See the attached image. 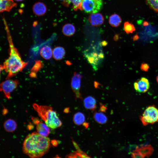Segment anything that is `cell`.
Returning <instances> with one entry per match:
<instances>
[{"mask_svg":"<svg viewBox=\"0 0 158 158\" xmlns=\"http://www.w3.org/2000/svg\"><path fill=\"white\" fill-rule=\"evenodd\" d=\"M32 9L33 13L38 16H43L47 11L46 5L41 2H37L35 3L32 6Z\"/></svg>","mask_w":158,"mask_h":158,"instance_id":"7c38bea8","label":"cell"},{"mask_svg":"<svg viewBox=\"0 0 158 158\" xmlns=\"http://www.w3.org/2000/svg\"><path fill=\"white\" fill-rule=\"evenodd\" d=\"M66 54L65 49L62 47L57 46L55 47L53 50L52 56L56 60L62 59Z\"/></svg>","mask_w":158,"mask_h":158,"instance_id":"2e32d148","label":"cell"},{"mask_svg":"<svg viewBox=\"0 0 158 158\" xmlns=\"http://www.w3.org/2000/svg\"><path fill=\"white\" fill-rule=\"evenodd\" d=\"M100 108L99 111L102 112H106L107 109V107L102 103H100Z\"/></svg>","mask_w":158,"mask_h":158,"instance_id":"f1b7e54d","label":"cell"},{"mask_svg":"<svg viewBox=\"0 0 158 158\" xmlns=\"http://www.w3.org/2000/svg\"><path fill=\"white\" fill-rule=\"evenodd\" d=\"M51 144V141L48 137L34 132L25 138L23 144V151L30 158H40L48 152Z\"/></svg>","mask_w":158,"mask_h":158,"instance_id":"6da1fadb","label":"cell"},{"mask_svg":"<svg viewBox=\"0 0 158 158\" xmlns=\"http://www.w3.org/2000/svg\"><path fill=\"white\" fill-rule=\"evenodd\" d=\"M103 5L102 0H83L80 10L88 13H97Z\"/></svg>","mask_w":158,"mask_h":158,"instance_id":"5b68a950","label":"cell"},{"mask_svg":"<svg viewBox=\"0 0 158 158\" xmlns=\"http://www.w3.org/2000/svg\"><path fill=\"white\" fill-rule=\"evenodd\" d=\"M75 31V26L71 23L66 24L62 27V32L65 36H71L74 34Z\"/></svg>","mask_w":158,"mask_h":158,"instance_id":"ac0fdd59","label":"cell"},{"mask_svg":"<svg viewBox=\"0 0 158 158\" xmlns=\"http://www.w3.org/2000/svg\"><path fill=\"white\" fill-rule=\"evenodd\" d=\"M31 118L33 122L36 125L37 132L43 136L47 137L50 133L49 127L37 118L32 117Z\"/></svg>","mask_w":158,"mask_h":158,"instance_id":"ba28073f","label":"cell"},{"mask_svg":"<svg viewBox=\"0 0 158 158\" xmlns=\"http://www.w3.org/2000/svg\"><path fill=\"white\" fill-rule=\"evenodd\" d=\"M156 80H157V83H158V75L157 77Z\"/></svg>","mask_w":158,"mask_h":158,"instance_id":"60d3db41","label":"cell"},{"mask_svg":"<svg viewBox=\"0 0 158 158\" xmlns=\"http://www.w3.org/2000/svg\"><path fill=\"white\" fill-rule=\"evenodd\" d=\"M54 158H61L60 157H59V156L56 155Z\"/></svg>","mask_w":158,"mask_h":158,"instance_id":"f35d334b","label":"cell"},{"mask_svg":"<svg viewBox=\"0 0 158 158\" xmlns=\"http://www.w3.org/2000/svg\"><path fill=\"white\" fill-rule=\"evenodd\" d=\"M5 130L8 132L15 131L17 127V124L15 121L12 119H8L4 122L3 124Z\"/></svg>","mask_w":158,"mask_h":158,"instance_id":"e0dca14e","label":"cell"},{"mask_svg":"<svg viewBox=\"0 0 158 158\" xmlns=\"http://www.w3.org/2000/svg\"><path fill=\"white\" fill-rule=\"evenodd\" d=\"M124 29L127 34L132 33L135 30V27L133 24L128 22H125L124 23Z\"/></svg>","mask_w":158,"mask_h":158,"instance_id":"cb8c5ba5","label":"cell"},{"mask_svg":"<svg viewBox=\"0 0 158 158\" xmlns=\"http://www.w3.org/2000/svg\"><path fill=\"white\" fill-rule=\"evenodd\" d=\"M150 7L156 12H158V0H146Z\"/></svg>","mask_w":158,"mask_h":158,"instance_id":"d4e9b609","label":"cell"},{"mask_svg":"<svg viewBox=\"0 0 158 158\" xmlns=\"http://www.w3.org/2000/svg\"><path fill=\"white\" fill-rule=\"evenodd\" d=\"M82 154L83 156V158H91L83 151H82Z\"/></svg>","mask_w":158,"mask_h":158,"instance_id":"1f68e13d","label":"cell"},{"mask_svg":"<svg viewBox=\"0 0 158 158\" xmlns=\"http://www.w3.org/2000/svg\"><path fill=\"white\" fill-rule=\"evenodd\" d=\"M83 0H68V6L71 4H72V8L75 11L80 9L81 4Z\"/></svg>","mask_w":158,"mask_h":158,"instance_id":"603a6c76","label":"cell"},{"mask_svg":"<svg viewBox=\"0 0 158 158\" xmlns=\"http://www.w3.org/2000/svg\"><path fill=\"white\" fill-rule=\"evenodd\" d=\"M107 42L105 41H103L102 42V45L103 46H106L107 45Z\"/></svg>","mask_w":158,"mask_h":158,"instance_id":"d590c367","label":"cell"},{"mask_svg":"<svg viewBox=\"0 0 158 158\" xmlns=\"http://www.w3.org/2000/svg\"><path fill=\"white\" fill-rule=\"evenodd\" d=\"M83 104L85 108L88 110H95L96 108V101L94 97L88 96L83 100Z\"/></svg>","mask_w":158,"mask_h":158,"instance_id":"9a60e30c","label":"cell"},{"mask_svg":"<svg viewBox=\"0 0 158 158\" xmlns=\"http://www.w3.org/2000/svg\"><path fill=\"white\" fill-rule=\"evenodd\" d=\"M154 150L153 148L151 145H147L136 147L133 151L137 152L144 157H149L152 154Z\"/></svg>","mask_w":158,"mask_h":158,"instance_id":"4fadbf2b","label":"cell"},{"mask_svg":"<svg viewBox=\"0 0 158 158\" xmlns=\"http://www.w3.org/2000/svg\"><path fill=\"white\" fill-rule=\"evenodd\" d=\"M85 116L84 114L81 112L76 113L74 115L73 121L74 123L77 125H80L84 122Z\"/></svg>","mask_w":158,"mask_h":158,"instance_id":"7402d4cb","label":"cell"},{"mask_svg":"<svg viewBox=\"0 0 158 158\" xmlns=\"http://www.w3.org/2000/svg\"><path fill=\"white\" fill-rule=\"evenodd\" d=\"M140 118L145 126L158 121V109L153 105L148 106Z\"/></svg>","mask_w":158,"mask_h":158,"instance_id":"277c9868","label":"cell"},{"mask_svg":"<svg viewBox=\"0 0 158 158\" xmlns=\"http://www.w3.org/2000/svg\"><path fill=\"white\" fill-rule=\"evenodd\" d=\"M83 125L85 128H87L89 126V123L87 122H84Z\"/></svg>","mask_w":158,"mask_h":158,"instance_id":"836d02e7","label":"cell"},{"mask_svg":"<svg viewBox=\"0 0 158 158\" xmlns=\"http://www.w3.org/2000/svg\"><path fill=\"white\" fill-rule=\"evenodd\" d=\"M51 143L54 147H56L58 145L57 141L56 140H52L51 141Z\"/></svg>","mask_w":158,"mask_h":158,"instance_id":"f546056e","label":"cell"},{"mask_svg":"<svg viewBox=\"0 0 158 158\" xmlns=\"http://www.w3.org/2000/svg\"><path fill=\"white\" fill-rule=\"evenodd\" d=\"M15 1H23L24 0H14Z\"/></svg>","mask_w":158,"mask_h":158,"instance_id":"ab89813d","label":"cell"},{"mask_svg":"<svg viewBox=\"0 0 158 158\" xmlns=\"http://www.w3.org/2000/svg\"><path fill=\"white\" fill-rule=\"evenodd\" d=\"M17 5L13 0H0V12L10 11Z\"/></svg>","mask_w":158,"mask_h":158,"instance_id":"5bb4252c","label":"cell"},{"mask_svg":"<svg viewBox=\"0 0 158 158\" xmlns=\"http://www.w3.org/2000/svg\"><path fill=\"white\" fill-rule=\"evenodd\" d=\"M134 87L137 92L145 93L149 89L150 84L147 79L145 77H142L134 83Z\"/></svg>","mask_w":158,"mask_h":158,"instance_id":"9c48e42d","label":"cell"},{"mask_svg":"<svg viewBox=\"0 0 158 158\" xmlns=\"http://www.w3.org/2000/svg\"><path fill=\"white\" fill-rule=\"evenodd\" d=\"M3 70H4L3 68L2 65H0V79L1 77V71Z\"/></svg>","mask_w":158,"mask_h":158,"instance_id":"e575fe53","label":"cell"},{"mask_svg":"<svg viewBox=\"0 0 158 158\" xmlns=\"http://www.w3.org/2000/svg\"><path fill=\"white\" fill-rule=\"evenodd\" d=\"M62 2V4L63 5L66 7H68V0H59Z\"/></svg>","mask_w":158,"mask_h":158,"instance_id":"4dcf8cb0","label":"cell"},{"mask_svg":"<svg viewBox=\"0 0 158 158\" xmlns=\"http://www.w3.org/2000/svg\"><path fill=\"white\" fill-rule=\"evenodd\" d=\"M19 84V82L17 80L6 79L0 84V91L4 94L6 98L9 99L11 98V93L17 87Z\"/></svg>","mask_w":158,"mask_h":158,"instance_id":"8992f818","label":"cell"},{"mask_svg":"<svg viewBox=\"0 0 158 158\" xmlns=\"http://www.w3.org/2000/svg\"><path fill=\"white\" fill-rule=\"evenodd\" d=\"M82 75L76 72H74L71 78V87L77 98H82L80 92Z\"/></svg>","mask_w":158,"mask_h":158,"instance_id":"52a82bcc","label":"cell"},{"mask_svg":"<svg viewBox=\"0 0 158 158\" xmlns=\"http://www.w3.org/2000/svg\"><path fill=\"white\" fill-rule=\"evenodd\" d=\"M64 112L66 113H68L69 112V108H67L65 109L64 110Z\"/></svg>","mask_w":158,"mask_h":158,"instance_id":"74e56055","label":"cell"},{"mask_svg":"<svg viewBox=\"0 0 158 158\" xmlns=\"http://www.w3.org/2000/svg\"><path fill=\"white\" fill-rule=\"evenodd\" d=\"M93 117L95 121L99 124H105L107 121V116L102 112H95Z\"/></svg>","mask_w":158,"mask_h":158,"instance_id":"44dd1931","label":"cell"},{"mask_svg":"<svg viewBox=\"0 0 158 158\" xmlns=\"http://www.w3.org/2000/svg\"><path fill=\"white\" fill-rule=\"evenodd\" d=\"M5 29L9 46V56L2 65L4 70L7 73L6 79L10 78L21 72L28 63L24 61L13 42L9 28L4 18Z\"/></svg>","mask_w":158,"mask_h":158,"instance_id":"7a4b0ae2","label":"cell"},{"mask_svg":"<svg viewBox=\"0 0 158 158\" xmlns=\"http://www.w3.org/2000/svg\"><path fill=\"white\" fill-rule=\"evenodd\" d=\"M85 56L89 62L93 66V67L96 68L97 67L99 60L102 59L104 57L103 54L100 53L98 54L96 52H93L90 54L86 55Z\"/></svg>","mask_w":158,"mask_h":158,"instance_id":"8fae6325","label":"cell"},{"mask_svg":"<svg viewBox=\"0 0 158 158\" xmlns=\"http://www.w3.org/2000/svg\"><path fill=\"white\" fill-rule=\"evenodd\" d=\"M118 35H116L114 36V39L115 40H117L118 39Z\"/></svg>","mask_w":158,"mask_h":158,"instance_id":"8d00e7d4","label":"cell"},{"mask_svg":"<svg viewBox=\"0 0 158 158\" xmlns=\"http://www.w3.org/2000/svg\"><path fill=\"white\" fill-rule=\"evenodd\" d=\"M53 50L51 48L48 46H45L41 49L40 54L44 59L48 60L50 59L52 56Z\"/></svg>","mask_w":158,"mask_h":158,"instance_id":"d6986e66","label":"cell"},{"mask_svg":"<svg viewBox=\"0 0 158 158\" xmlns=\"http://www.w3.org/2000/svg\"><path fill=\"white\" fill-rule=\"evenodd\" d=\"M139 38V37L137 35H134L133 37V40L135 41L137 40Z\"/></svg>","mask_w":158,"mask_h":158,"instance_id":"d6a6232c","label":"cell"},{"mask_svg":"<svg viewBox=\"0 0 158 158\" xmlns=\"http://www.w3.org/2000/svg\"><path fill=\"white\" fill-rule=\"evenodd\" d=\"M149 65L145 63H142L140 66V69L143 71H147L149 68Z\"/></svg>","mask_w":158,"mask_h":158,"instance_id":"83f0119b","label":"cell"},{"mask_svg":"<svg viewBox=\"0 0 158 158\" xmlns=\"http://www.w3.org/2000/svg\"><path fill=\"white\" fill-rule=\"evenodd\" d=\"M131 157L132 158H144L143 156L139 153L135 151H133L131 152Z\"/></svg>","mask_w":158,"mask_h":158,"instance_id":"4316f807","label":"cell"},{"mask_svg":"<svg viewBox=\"0 0 158 158\" xmlns=\"http://www.w3.org/2000/svg\"><path fill=\"white\" fill-rule=\"evenodd\" d=\"M32 106L39 117L49 127L56 129L62 126L61 121L52 107L36 103H34Z\"/></svg>","mask_w":158,"mask_h":158,"instance_id":"3957f363","label":"cell"},{"mask_svg":"<svg viewBox=\"0 0 158 158\" xmlns=\"http://www.w3.org/2000/svg\"><path fill=\"white\" fill-rule=\"evenodd\" d=\"M43 66V63L40 61H38L36 62L33 66L31 69V73L34 74L36 72L40 70Z\"/></svg>","mask_w":158,"mask_h":158,"instance_id":"484cf974","label":"cell"},{"mask_svg":"<svg viewBox=\"0 0 158 158\" xmlns=\"http://www.w3.org/2000/svg\"><path fill=\"white\" fill-rule=\"evenodd\" d=\"M88 20L92 25L98 26L103 24L104 18L102 14L97 13L90 15L88 17Z\"/></svg>","mask_w":158,"mask_h":158,"instance_id":"30bf717a","label":"cell"},{"mask_svg":"<svg viewBox=\"0 0 158 158\" xmlns=\"http://www.w3.org/2000/svg\"><path fill=\"white\" fill-rule=\"evenodd\" d=\"M121 22L122 19L121 17L116 14H113L109 17V23L113 27H118L121 24Z\"/></svg>","mask_w":158,"mask_h":158,"instance_id":"ffe728a7","label":"cell"}]
</instances>
